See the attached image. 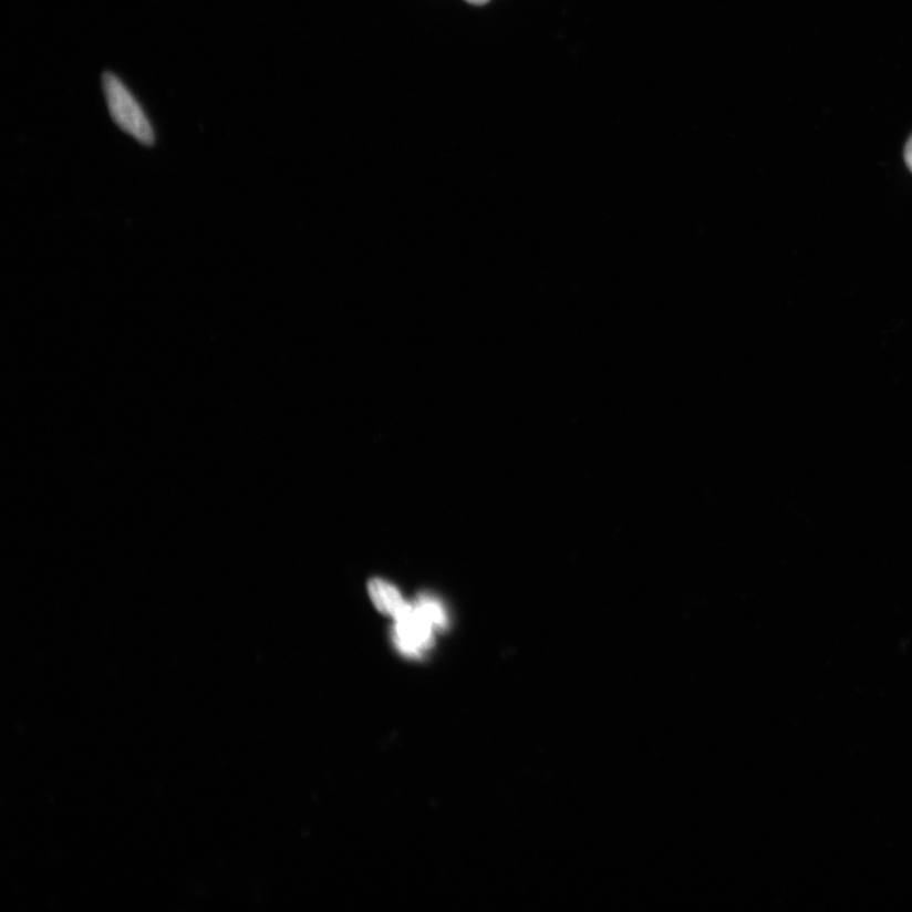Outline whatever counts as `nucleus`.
Returning a JSON list of instances; mask_svg holds the SVG:
<instances>
[{
    "mask_svg": "<svg viewBox=\"0 0 912 912\" xmlns=\"http://www.w3.org/2000/svg\"><path fill=\"white\" fill-rule=\"evenodd\" d=\"M103 91L114 124L139 144L154 145L155 133L152 122L125 83L112 73H104Z\"/></svg>",
    "mask_w": 912,
    "mask_h": 912,
    "instance_id": "obj_1",
    "label": "nucleus"
},
{
    "mask_svg": "<svg viewBox=\"0 0 912 912\" xmlns=\"http://www.w3.org/2000/svg\"><path fill=\"white\" fill-rule=\"evenodd\" d=\"M468 3L475 6H484L489 2V0H467Z\"/></svg>",
    "mask_w": 912,
    "mask_h": 912,
    "instance_id": "obj_6",
    "label": "nucleus"
},
{
    "mask_svg": "<svg viewBox=\"0 0 912 912\" xmlns=\"http://www.w3.org/2000/svg\"><path fill=\"white\" fill-rule=\"evenodd\" d=\"M434 626L418 611L416 604L401 613L394 628V642L400 651L412 657L423 655L433 644Z\"/></svg>",
    "mask_w": 912,
    "mask_h": 912,
    "instance_id": "obj_2",
    "label": "nucleus"
},
{
    "mask_svg": "<svg viewBox=\"0 0 912 912\" xmlns=\"http://www.w3.org/2000/svg\"><path fill=\"white\" fill-rule=\"evenodd\" d=\"M416 608L423 616L434 626V629H444L446 626V613L441 603L434 599H421L416 603Z\"/></svg>",
    "mask_w": 912,
    "mask_h": 912,
    "instance_id": "obj_4",
    "label": "nucleus"
},
{
    "mask_svg": "<svg viewBox=\"0 0 912 912\" xmlns=\"http://www.w3.org/2000/svg\"><path fill=\"white\" fill-rule=\"evenodd\" d=\"M370 594L375 608L394 619H397L408 607L393 585L381 580H373L370 583Z\"/></svg>",
    "mask_w": 912,
    "mask_h": 912,
    "instance_id": "obj_3",
    "label": "nucleus"
},
{
    "mask_svg": "<svg viewBox=\"0 0 912 912\" xmlns=\"http://www.w3.org/2000/svg\"><path fill=\"white\" fill-rule=\"evenodd\" d=\"M903 156H905L908 168L912 173V136L909 138V142L905 146V154H903Z\"/></svg>",
    "mask_w": 912,
    "mask_h": 912,
    "instance_id": "obj_5",
    "label": "nucleus"
}]
</instances>
